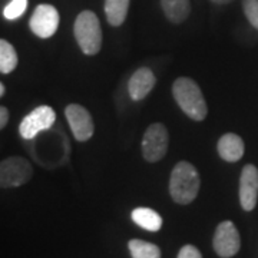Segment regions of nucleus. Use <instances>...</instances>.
Wrapping results in <instances>:
<instances>
[{"instance_id":"obj_16","label":"nucleus","mask_w":258,"mask_h":258,"mask_svg":"<svg viewBox=\"0 0 258 258\" xmlns=\"http://www.w3.org/2000/svg\"><path fill=\"white\" fill-rule=\"evenodd\" d=\"M18 53L8 40H0V72L3 75L12 74L18 66Z\"/></svg>"},{"instance_id":"obj_22","label":"nucleus","mask_w":258,"mask_h":258,"mask_svg":"<svg viewBox=\"0 0 258 258\" xmlns=\"http://www.w3.org/2000/svg\"><path fill=\"white\" fill-rule=\"evenodd\" d=\"M212 3H217V5H228L232 0H211Z\"/></svg>"},{"instance_id":"obj_18","label":"nucleus","mask_w":258,"mask_h":258,"mask_svg":"<svg viewBox=\"0 0 258 258\" xmlns=\"http://www.w3.org/2000/svg\"><path fill=\"white\" fill-rule=\"evenodd\" d=\"M26 8H28V0H12L3 9V16L8 20H16L26 12Z\"/></svg>"},{"instance_id":"obj_2","label":"nucleus","mask_w":258,"mask_h":258,"mask_svg":"<svg viewBox=\"0 0 258 258\" xmlns=\"http://www.w3.org/2000/svg\"><path fill=\"white\" fill-rule=\"evenodd\" d=\"M174 99L188 118L194 120H204L208 108L198 83L189 78H178L172 86Z\"/></svg>"},{"instance_id":"obj_14","label":"nucleus","mask_w":258,"mask_h":258,"mask_svg":"<svg viewBox=\"0 0 258 258\" xmlns=\"http://www.w3.org/2000/svg\"><path fill=\"white\" fill-rule=\"evenodd\" d=\"M161 6L165 16L172 23H182L191 12L189 0H161Z\"/></svg>"},{"instance_id":"obj_10","label":"nucleus","mask_w":258,"mask_h":258,"mask_svg":"<svg viewBox=\"0 0 258 258\" xmlns=\"http://www.w3.org/2000/svg\"><path fill=\"white\" fill-rule=\"evenodd\" d=\"M240 204L244 211H252L258 200V168L247 164L240 176Z\"/></svg>"},{"instance_id":"obj_1","label":"nucleus","mask_w":258,"mask_h":258,"mask_svg":"<svg viewBox=\"0 0 258 258\" xmlns=\"http://www.w3.org/2000/svg\"><path fill=\"white\" fill-rule=\"evenodd\" d=\"M201 186V179L197 168L186 162H178L169 178V194L176 204L188 205L197 198Z\"/></svg>"},{"instance_id":"obj_23","label":"nucleus","mask_w":258,"mask_h":258,"mask_svg":"<svg viewBox=\"0 0 258 258\" xmlns=\"http://www.w3.org/2000/svg\"><path fill=\"white\" fill-rule=\"evenodd\" d=\"M6 92V88H5V85L3 83H0V96H3Z\"/></svg>"},{"instance_id":"obj_9","label":"nucleus","mask_w":258,"mask_h":258,"mask_svg":"<svg viewBox=\"0 0 258 258\" xmlns=\"http://www.w3.org/2000/svg\"><path fill=\"white\" fill-rule=\"evenodd\" d=\"M64 115L76 141L85 142L92 138L95 125H93L92 116L86 108H83L82 105H78V103H71L66 106Z\"/></svg>"},{"instance_id":"obj_11","label":"nucleus","mask_w":258,"mask_h":258,"mask_svg":"<svg viewBox=\"0 0 258 258\" xmlns=\"http://www.w3.org/2000/svg\"><path fill=\"white\" fill-rule=\"evenodd\" d=\"M155 75L149 68H139L135 74L131 76L128 83V91L134 101H141L147 98L155 86Z\"/></svg>"},{"instance_id":"obj_5","label":"nucleus","mask_w":258,"mask_h":258,"mask_svg":"<svg viewBox=\"0 0 258 258\" xmlns=\"http://www.w3.org/2000/svg\"><path fill=\"white\" fill-rule=\"evenodd\" d=\"M168 131L162 123L149 125L142 139V155L148 162H158L168 151Z\"/></svg>"},{"instance_id":"obj_21","label":"nucleus","mask_w":258,"mask_h":258,"mask_svg":"<svg viewBox=\"0 0 258 258\" xmlns=\"http://www.w3.org/2000/svg\"><path fill=\"white\" fill-rule=\"evenodd\" d=\"M8 120H9V111L6 106H2L0 108V128H5Z\"/></svg>"},{"instance_id":"obj_8","label":"nucleus","mask_w":258,"mask_h":258,"mask_svg":"<svg viewBox=\"0 0 258 258\" xmlns=\"http://www.w3.org/2000/svg\"><path fill=\"white\" fill-rule=\"evenodd\" d=\"M59 12L52 5H39L29 20L30 30L40 39L52 37L59 28Z\"/></svg>"},{"instance_id":"obj_12","label":"nucleus","mask_w":258,"mask_h":258,"mask_svg":"<svg viewBox=\"0 0 258 258\" xmlns=\"http://www.w3.org/2000/svg\"><path fill=\"white\" fill-rule=\"evenodd\" d=\"M218 154L227 162H237L244 155V141L237 134H225L218 141Z\"/></svg>"},{"instance_id":"obj_7","label":"nucleus","mask_w":258,"mask_h":258,"mask_svg":"<svg viewBox=\"0 0 258 258\" xmlns=\"http://www.w3.org/2000/svg\"><path fill=\"white\" fill-rule=\"evenodd\" d=\"M55 111L47 105H40L23 118L19 125V132L22 138L32 139L35 138L39 132L50 128L55 123Z\"/></svg>"},{"instance_id":"obj_20","label":"nucleus","mask_w":258,"mask_h":258,"mask_svg":"<svg viewBox=\"0 0 258 258\" xmlns=\"http://www.w3.org/2000/svg\"><path fill=\"white\" fill-rule=\"evenodd\" d=\"M176 258H203V255H201L200 249L197 248L195 245L186 244V245H184L182 248L179 249Z\"/></svg>"},{"instance_id":"obj_19","label":"nucleus","mask_w":258,"mask_h":258,"mask_svg":"<svg viewBox=\"0 0 258 258\" xmlns=\"http://www.w3.org/2000/svg\"><path fill=\"white\" fill-rule=\"evenodd\" d=\"M242 9L249 23L258 29V0H242Z\"/></svg>"},{"instance_id":"obj_4","label":"nucleus","mask_w":258,"mask_h":258,"mask_svg":"<svg viewBox=\"0 0 258 258\" xmlns=\"http://www.w3.org/2000/svg\"><path fill=\"white\" fill-rule=\"evenodd\" d=\"M33 175V168L28 159L10 157L2 161L0 165V185L2 188H16L26 184Z\"/></svg>"},{"instance_id":"obj_3","label":"nucleus","mask_w":258,"mask_h":258,"mask_svg":"<svg viewBox=\"0 0 258 258\" xmlns=\"http://www.w3.org/2000/svg\"><path fill=\"white\" fill-rule=\"evenodd\" d=\"M74 33L85 55H96L102 47L101 22L92 10H83L75 20Z\"/></svg>"},{"instance_id":"obj_15","label":"nucleus","mask_w":258,"mask_h":258,"mask_svg":"<svg viewBox=\"0 0 258 258\" xmlns=\"http://www.w3.org/2000/svg\"><path fill=\"white\" fill-rule=\"evenodd\" d=\"M131 0H105V15L111 26H120L128 15Z\"/></svg>"},{"instance_id":"obj_13","label":"nucleus","mask_w":258,"mask_h":258,"mask_svg":"<svg viewBox=\"0 0 258 258\" xmlns=\"http://www.w3.org/2000/svg\"><path fill=\"white\" fill-rule=\"evenodd\" d=\"M131 218L141 228L151 231V232H157L162 228V217L157 211L147 207L135 208L131 214Z\"/></svg>"},{"instance_id":"obj_6","label":"nucleus","mask_w":258,"mask_h":258,"mask_svg":"<svg viewBox=\"0 0 258 258\" xmlns=\"http://www.w3.org/2000/svg\"><path fill=\"white\" fill-rule=\"evenodd\" d=\"M212 247L217 255L221 258L234 257L241 247L240 232L232 221H222L215 228Z\"/></svg>"},{"instance_id":"obj_17","label":"nucleus","mask_w":258,"mask_h":258,"mask_svg":"<svg viewBox=\"0 0 258 258\" xmlns=\"http://www.w3.org/2000/svg\"><path fill=\"white\" fill-rule=\"evenodd\" d=\"M132 258H161V249L158 245L144 240H131L128 242Z\"/></svg>"}]
</instances>
